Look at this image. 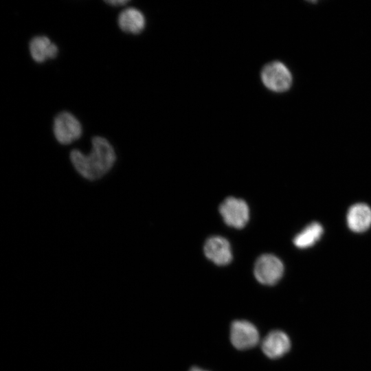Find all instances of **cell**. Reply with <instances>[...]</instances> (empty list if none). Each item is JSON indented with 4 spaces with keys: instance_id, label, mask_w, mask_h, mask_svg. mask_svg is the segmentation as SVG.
<instances>
[{
    "instance_id": "obj_1",
    "label": "cell",
    "mask_w": 371,
    "mask_h": 371,
    "mask_svg": "<svg viewBox=\"0 0 371 371\" xmlns=\"http://www.w3.org/2000/svg\"><path fill=\"white\" fill-rule=\"evenodd\" d=\"M69 159L78 175L93 181L102 179L110 172L115 164L116 153L105 137L95 136L91 139V149L89 154L74 149L69 154Z\"/></svg>"
},
{
    "instance_id": "obj_2",
    "label": "cell",
    "mask_w": 371,
    "mask_h": 371,
    "mask_svg": "<svg viewBox=\"0 0 371 371\" xmlns=\"http://www.w3.org/2000/svg\"><path fill=\"white\" fill-rule=\"evenodd\" d=\"M260 77L263 85L273 92H284L292 84L289 69L280 61L267 64L261 71Z\"/></svg>"
},
{
    "instance_id": "obj_3",
    "label": "cell",
    "mask_w": 371,
    "mask_h": 371,
    "mask_svg": "<svg viewBox=\"0 0 371 371\" xmlns=\"http://www.w3.org/2000/svg\"><path fill=\"white\" fill-rule=\"evenodd\" d=\"M53 133L58 143L67 145L81 137L82 127L80 121L72 113L63 111L58 113L54 120Z\"/></svg>"
},
{
    "instance_id": "obj_4",
    "label": "cell",
    "mask_w": 371,
    "mask_h": 371,
    "mask_svg": "<svg viewBox=\"0 0 371 371\" xmlns=\"http://www.w3.org/2000/svg\"><path fill=\"white\" fill-rule=\"evenodd\" d=\"M254 273L256 280L262 284L273 285L283 276L284 265L274 255L263 254L256 260Z\"/></svg>"
},
{
    "instance_id": "obj_5",
    "label": "cell",
    "mask_w": 371,
    "mask_h": 371,
    "mask_svg": "<svg viewBox=\"0 0 371 371\" xmlns=\"http://www.w3.org/2000/svg\"><path fill=\"white\" fill-rule=\"evenodd\" d=\"M219 212L225 223L232 227L241 229L249 218L247 204L241 199L229 196L220 205Z\"/></svg>"
},
{
    "instance_id": "obj_6",
    "label": "cell",
    "mask_w": 371,
    "mask_h": 371,
    "mask_svg": "<svg viewBox=\"0 0 371 371\" xmlns=\"http://www.w3.org/2000/svg\"><path fill=\"white\" fill-rule=\"evenodd\" d=\"M256 327L246 320H235L230 328L232 344L238 350H244L255 347L259 342Z\"/></svg>"
},
{
    "instance_id": "obj_7",
    "label": "cell",
    "mask_w": 371,
    "mask_h": 371,
    "mask_svg": "<svg viewBox=\"0 0 371 371\" xmlns=\"http://www.w3.org/2000/svg\"><path fill=\"white\" fill-rule=\"evenodd\" d=\"M204 254L214 264L223 266L230 263L232 253L229 241L222 236H212L204 244Z\"/></svg>"
},
{
    "instance_id": "obj_8",
    "label": "cell",
    "mask_w": 371,
    "mask_h": 371,
    "mask_svg": "<svg viewBox=\"0 0 371 371\" xmlns=\"http://www.w3.org/2000/svg\"><path fill=\"white\" fill-rule=\"evenodd\" d=\"M263 353L270 359H278L284 356L291 348L289 336L280 330L269 333L261 344Z\"/></svg>"
},
{
    "instance_id": "obj_9",
    "label": "cell",
    "mask_w": 371,
    "mask_h": 371,
    "mask_svg": "<svg viewBox=\"0 0 371 371\" xmlns=\"http://www.w3.org/2000/svg\"><path fill=\"white\" fill-rule=\"evenodd\" d=\"M30 53L36 63H43L56 57L58 53L57 45L45 36H36L32 38L29 45Z\"/></svg>"
},
{
    "instance_id": "obj_10",
    "label": "cell",
    "mask_w": 371,
    "mask_h": 371,
    "mask_svg": "<svg viewBox=\"0 0 371 371\" xmlns=\"http://www.w3.org/2000/svg\"><path fill=\"white\" fill-rule=\"evenodd\" d=\"M346 218L352 231L365 232L371 225V209L365 203H356L349 208Z\"/></svg>"
},
{
    "instance_id": "obj_11",
    "label": "cell",
    "mask_w": 371,
    "mask_h": 371,
    "mask_svg": "<svg viewBox=\"0 0 371 371\" xmlns=\"http://www.w3.org/2000/svg\"><path fill=\"white\" fill-rule=\"evenodd\" d=\"M117 23L123 32L137 34L144 29L146 20L140 10L135 8H128L120 12Z\"/></svg>"
},
{
    "instance_id": "obj_12",
    "label": "cell",
    "mask_w": 371,
    "mask_h": 371,
    "mask_svg": "<svg viewBox=\"0 0 371 371\" xmlns=\"http://www.w3.org/2000/svg\"><path fill=\"white\" fill-rule=\"evenodd\" d=\"M322 234V226L319 223L313 222L295 236L293 243L298 248H308L319 240Z\"/></svg>"
},
{
    "instance_id": "obj_13",
    "label": "cell",
    "mask_w": 371,
    "mask_h": 371,
    "mask_svg": "<svg viewBox=\"0 0 371 371\" xmlns=\"http://www.w3.org/2000/svg\"><path fill=\"white\" fill-rule=\"evenodd\" d=\"M129 2V1H125V0H116V1H106V3H107L109 5H114V6H118V5H124L127 4Z\"/></svg>"
},
{
    "instance_id": "obj_14",
    "label": "cell",
    "mask_w": 371,
    "mask_h": 371,
    "mask_svg": "<svg viewBox=\"0 0 371 371\" xmlns=\"http://www.w3.org/2000/svg\"><path fill=\"white\" fill-rule=\"evenodd\" d=\"M189 371H207V370H203L200 368L193 367Z\"/></svg>"
}]
</instances>
